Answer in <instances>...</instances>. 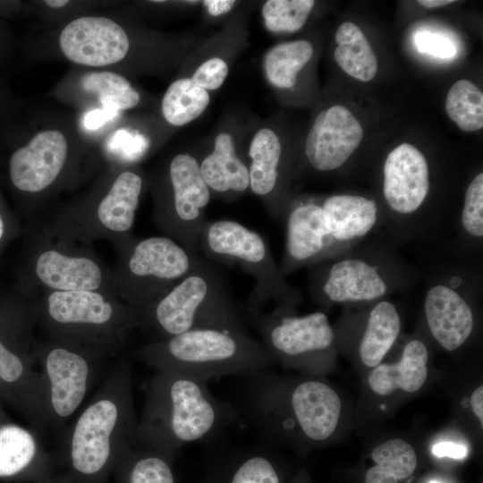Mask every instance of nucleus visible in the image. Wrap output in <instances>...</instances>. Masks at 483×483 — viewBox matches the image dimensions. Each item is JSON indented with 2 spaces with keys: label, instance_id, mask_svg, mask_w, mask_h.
<instances>
[{
  "label": "nucleus",
  "instance_id": "f257e3e1",
  "mask_svg": "<svg viewBox=\"0 0 483 483\" xmlns=\"http://www.w3.org/2000/svg\"><path fill=\"white\" fill-rule=\"evenodd\" d=\"M137 424L131 365L121 358L61 434L67 478L72 483H104L133 445Z\"/></svg>",
  "mask_w": 483,
  "mask_h": 483
},
{
  "label": "nucleus",
  "instance_id": "f03ea898",
  "mask_svg": "<svg viewBox=\"0 0 483 483\" xmlns=\"http://www.w3.org/2000/svg\"><path fill=\"white\" fill-rule=\"evenodd\" d=\"M240 416L236 407L212 394L207 381L157 370L146 386L133 445L174 457L185 445L216 439Z\"/></svg>",
  "mask_w": 483,
  "mask_h": 483
},
{
  "label": "nucleus",
  "instance_id": "7ed1b4c3",
  "mask_svg": "<svg viewBox=\"0 0 483 483\" xmlns=\"http://www.w3.org/2000/svg\"><path fill=\"white\" fill-rule=\"evenodd\" d=\"M139 357L156 371L180 372L207 382L268 369L275 361L246 328L223 327L197 328L153 341L139 350Z\"/></svg>",
  "mask_w": 483,
  "mask_h": 483
},
{
  "label": "nucleus",
  "instance_id": "20e7f679",
  "mask_svg": "<svg viewBox=\"0 0 483 483\" xmlns=\"http://www.w3.org/2000/svg\"><path fill=\"white\" fill-rule=\"evenodd\" d=\"M137 326L155 341L204 327L245 328L224 277L208 259L137 313Z\"/></svg>",
  "mask_w": 483,
  "mask_h": 483
},
{
  "label": "nucleus",
  "instance_id": "39448f33",
  "mask_svg": "<svg viewBox=\"0 0 483 483\" xmlns=\"http://www.w3.org/2000/svg\"><path fill=\"white\" fill-rule=\"evenodd\" d=\"M309 292L322 304L373 303L408 289L412 272L393 248L365 242L309 267Z\"/></svg>",
  "mask_w": 483,
  "mask_h": 483
},
{
  "label": "nucleus",
  "instance_id": "423d86ee",
  "mask_svg": "<svg viewBox=\"0 0 483 483\" xmlns=\"http://www.w3.org/2000/svg\"><path fill=\"white\" fill-rule=\"evenodd\" d=\"M208 260L237 266L254 279L245 302V315L261 312L270 301L276 307L294 309L301 292L291 285L277 266L267 242L258 232L231 219L206 221L199 241Z\"/></svg>",
  "mask_w": 483,
  "mask_h": 483
},
{
  "label": "nucleus",
  "instance_id": "0eeeda50",
  "mask_svg": "<svg viewBox=\"0 0 483 483\" xmlns=\"http://www.w3.org/2000/svg\"><path fill=\"white\" fill-rule=\"evenodd\" d=\"M33 352L41 377L45 432L62 434L108 372L107 354L59 341Z\"/></svg>",
  "mask_w": 483,
  "mask_h": 483
},
{
  "label": "nucleus",
  "instance_id": "6e6552de",
  "mask_svg": "<svg viewBox=\"0 0 483 483\" xmlns=\"http://www.w3.org/2000/svg\"><path fill=\"white\" fill-rule=\"evenodd\" d=\"M42 320L55 341L89 347L107 355L116 352L138 326L135 313L96 291H54Z\"/></svg>",
  "mask_w": 483,
  "mask_h": 483
},
{
  "label": "nucleus",
  "instance_id": "1a4fd4ad",
  "mask_svg": "<svg viewBox=\"0 0 483 483\" xmlns=\"http://www.w3.org/2000/svg\"><path fill=\"white\" fill-rule=\"evenodd\" d=\"M30 335L26 313L0 308V402L40 435L45 432L42 384Z\"/></svg>",
  "mask_w": 483,
  "mask_h": 483
},
{
  "label": "nucleus",
  "instance_id": "9d476101",
  "mask_svg": "<svg viewBox=\"0 0 483 483\" xmlns=\"http://www.w3.org/2000/svg\"><path fill=\"white\" fill-rule=\"evenodd\" d=\"M429 165L416 147L402 143L386 157L382 193L384 226L399 239L428 235L433 230L424 208L430 192Z\"/></svg>",
  "mask_w": 483,
  "mask_h": 483
},
{
  "label": "nucleus",
  "instance_id": "9b49d317",
  "mask_svg": "<svg viewBox=\"0 0 483 483\" xmlns=\"http://www.w3.org/2000/svg\"><path fill=\"white\" fill-rule=\"evenodd\" d=\"M423 309L433 338L446 351L462 346L472 334V298L481 292L479 270L470 266L447 267L427 284Z\"/></svg>",
  "mask_w": 483,
  "mask_h": 483
},
{
  "label": "nucleus",
  "instance_id": "f8f14e48",
  "mask_svg": "<svg viewBox=\"0 0 483 483\" xmlns=\"http://www.w3.org/2000/svg\"><path fill=\"white\" fill-rule=\"evenodd\" d=\"M201 258L167 236H153L135 242L123 269L129 308L137 315L187 275Z\"/></svg>",
  "mask_w": 483,
  "mask_h": 483
},
{
  "label": "nucleus",
  "instance_id": "ddd939ff",
  "mask_svg": "<svg viewBox=\"0 0 483 483\" xmlns=\"http://www.w3.org/2000/svg\"><path fill=\"white\" fill-rule=\"evenodd\" d=\"M171 195L159 205V227L187 250L197 253L203 226L204 211L211 191L206 183L198 160L190 154H178L168 168Z\"/></svg>",
  "mask_w": 483,
  "mask_h": 483
},
{
  "label": "nucleus",
  "instance_id": "4468645a",
  "mask_svg": "<svg viewBox=\"0 0 483 483\" xmlns=\"http://www.w3.org/2000/svg\"><path fill=\"white\" fill-rule=\"evenodd\" d=\"M293 309L276 307L268 313L246 314L244 320L257 330L274 359L308 361L328 351L335 334L327 316L320 311L298 316Z\"/></svg>",
  "mask_w": 483,
  "mask_h": 483
},
{
  "label": "nucleus",
  "instance_id": "2eb2a0df",
  "mask_svg": "<svg viewBox=\"0 0 483 483\" xmlns=\"http://www.w3.org/2000/svg\"><path fill=\"white\" fill-rule=\"evenodd\" d=\"M283 222L285 245L279 268L284 276L340 254L324 220L321 201L291 202Z\"/></svg>",
  "mask_w": 483,
  "mask_h": 483
},
{
  "label": "nucleus",
  "instance_id": "dca6fc26",
  "mask_svg": "<svg viewBox=\"0 0 483 483\" xmlns=\"http://www.w3.org/2000/svg\"><path fill=\"white\" fill-rule=\"evenodd\" d=\"M287 385L281 402L284 420L310 442H323L335 432L341 413V401L326 384L307 379Z\"/></svg>",
  "mask_w": 483,
  "mask_h": 483
},
{
  "label": "nucleus",
  "instance_id": "f3484780",
  "mask_svg": "<svg viewBox=\"0 0 483 483\" xmlns=\"http://www.w3.org/2000/svg\"><path fill=\"white\" fill-rule=\"evenodd\" d=\"M59 44L69 60L95 67L121 61L130 47L123 29L99 16L80 17L69 22L60 34Z\"/></svg>",
  "mask_w": 483,
  "mask_h": 483
},
{
  "label": "nucleus",
  "instance_id": "a211bd4d",
  "mask_svg": "<svg viewBox=\"0 0 483 483\" xmlns=\"http://www.w3.org/2000/svg\"><path fill=\"white\" fill-rule=\"evenodd\" d=\"M363 129L349 109L335 105L320 112L305 142L309 165L319 172L343 165L360 146Z\"/></svg>",
  "mask_w": 483,
  "mask_h": 483
},
{
  "label": "nucleus",
  "instance_id": "6ab92c4d",
  "mask_svg": "<svg viewBox=\"0 0 483 483\" xmlns=\"http://www.w3.org/2000/svg\"><path fill=\"white\" fill-rule=\"evenodd\" d=\"M68 151L63 132L47 130L37 133L11 157L9 174L20 191L38 192L47 188L62 171Z\"/></svg>",
  "mask_w": 483,
  "mask_h": 483
},
{
  "label": "nucleus",
  "instance_id": "aec40b11",
  "mask_svg": "<svg viewBox=\"0 0 483 483\" xmlns=\"http://www.w3.org/2000/svg\"><path fill=\"white\" fill-rule=\"evenodd\" d=\"M327 230L342 253L363 242L384 226L383 211L372 198L357 194H335L321 201Z\"/></svg>",
  "mask_w": 483,
  "mask_h": 483
},
{
  "label": "nucleus",
  "instance_id": "412c9836",
  "mask_svg": "<svg viewBox=\"0 0 483 483\" xmlns=\"http://www.w3.org/2000/svg\"><path fill=\"white\" fill-rule=\"evenodd\" d=\"M40 435L13 420L0 402V479L37 478L49 462Z\"/></svg>",
  "mask_w": 483,
  "mask_h": 483
},
{
  "label": "nucleus",
  "instance_id": "4be33fe9",
  "mask_svg": "<svg viewBox=\"0 0 483 483\" xmlns=\"http://www.w3.org/2000/svg\"><path fill=\"white\" fill-rule=\"evenodd\" d=\"M199 483H282V477L274 457L265 446H258L217 457Z\"/></svg>",
  "mask_w": 483,
  "mask_h": 483
},
{
  "label": "nucleus",
  "instance_id": "5701e85b",
  "mask_svg": "<svg viewBox=\"0 0 483 483\" xmlns=\"http://www.w3.org/2000/svg\"><path fill=\"white\" fill-rule=\"evenodd\" d=\"M38 278L55 291H96L102 284L99 266L86 257H72L47 250L37 258Z\"/></svg>",
  "mask_w": 483,
  "mask_h": 483
},
{
  "label": "nucleus",
  "instance_id": "b1692460",
  "mask_svg": "<svg viewBox=\"0 0 483 483\" xmlns=\"http://www.w3.org/2000/svg\"><path fill=\"white\" fill-rule=\"evenodd\" d=\"M428 360L426 344L418 339L411 340L404 346L398 362L375 367L369 377L370 388L380 395L389 394L398 388L416 392L427 379Z\"/></svg>",
  "mask_w": 483,
  "mask_h": 483
},
{
  "label": "nucleus",
  "instance_id": "393cba45",
  "mask_svg": "<svg viewBox=\"0 0 483 483\" xmlns=\"http://www.w3.org/2000/svg\"><path fill=\"white\" fill-rule=\"evenodd\" d=\"M199 167L208 188L215 192L240 193L250 187L249 167L237 156L229 133L216 136L213 151L201 161Z\"/></svg>",
  "mask_w": 483,
  "mask_h": 483
},
{
  "label": "nucleus",
  "instance_id": "a878e982",
  "mask_svg": "<svg viewBox=\"0 0 483 483\" xmlns=\"http://www.w3.org/2000/svg\"><path fill=\"white\" fill-rule=\"evenodd\" d=\"M249 155L250 187L258 196L268 200L267 208L272 216L274 193L280 178L282 146L276 134L267 128L259 130L253 137Z\"/></svg>",
  "mask_w": 483,
  "mask_h": 483
},
{
  "label": "nucleus",
  "instance_id": "bb28decb",
  "mask_svg": "<svg viewBox=\"0 0 483 483\" xmlns=\"http://www.w3.org/2000/svg\"><path fill=\"white\" fill-rule=\"evenodd\" d=\"M141 190L142 179L138 174L121 173L98 205L99 223L114 233H128L134 223Z\"/></svg>",
  "mask_w": 483,
  "mask_h": 483
},
{
  "label": "nucleus",
  "instance_id": "cd10ccee",
  "mask_svg": "<svg viewBox=\"0 0 483 483\" xmlns=\"http://www.w3.org/2000/svg\"><path fill=\"white\" fill-rule=\"evenodd\" d=\"M401 331V317L395 304L383 299L373 302L359 345L367 367H376L394 345Z\"/></svg>",
  "mask_w": 483,
  "mask_h": 483
},
{
  "label": "nucleus",
  "instance_id": "c85d7f7f",
  "mask_svg": "<svg viewBox=\"0 0 483 483\" xmlns=\"http://www.w3.org/2000/svg\"><path fill=\"white\" fill-rule=\"evenodd\" d=\"M174 456L132 445L114 470L115 483H178Z\"/></svg>",
  "mask_w": 483,
  "mask_h": 483
},
{
  "label": "nucleus",
  "instance_id": "c756f323",
  "mask_svg": "<svg viewBox=\"0 0 483 483\" xmlns=\"http://www.w3.org/2000/svg\"><path fill=\"white\" fill-rule=\"evenodd\" d=\"M335 59L349 75L362 81L371 80L377 74L378 64L369 42L354 23L346 21L337 29Z\"/></svg>",
  "mask_w": 483,
  "mask_h": 483
},
{
  "label": "nucleus",
  "instance_id": "7c9ffc66",
  "mask_svg": "<svg viewBox=\"0 0 483 483\" xmlns=\"http://www.w3.org/2000/svg\"><path fill=\"white\" fill-rule=\"evenodd\" d=\"M371 457L377 465L367 471L365 483H398L399 479L410 477L417 466L412 446L399 438L375 447Z\"/></svg>",
  "mask_w": 483,
  "mask_h": 483
},
{
  "label": "nucleus",
  "instance_id": "2f4dec72",
  "mask_svg": "<svg viewBox=\"0 0 483 483\" xmlns=\"http://www.w3.org/2000/svg\"><path fill=\"white\" fill-rule=\"evenodd\" d=\"M312 55L313 47L306 40L285 42L273 47L263 61L268 81L277 88H292L297 73Z\"/></svg>",
  "mask_w": 483,
  "mask_h": 483
},
{
  "label": "nucleus",
  "instance_id": "473e14b6",
  "mask_svg": "<svg viewBox=\"0 0 483 483\" xmlns=\"http://www.w3.org/2000/svg\"><path fill=\"white\" fill-rule=\"evenodd\" d=\"M209 104L207 90L190 78L174 80L166 89L161 104L165 119L172 125L182 126L199 117Z\"/></svg>",
  "mask_w": 483,
  "mask_h": 483
},
{
  "label": "nucleus",
  "instance_id": "72a5a7b5",
  "mask_svg": "<svg viewBox=\"0 0 483 483\" xmlns=\"http://www.w3.org/2000/svg\"><path fill=\"white\" fill-rule=\"evenodd\" d=\"M80 85L85 91L97 95L102 109L119 112L134 107L140 101V94L129 80L112 72H88Z\"/></svg>",
  "mask_w": 483,
  "mask_h": 483
},
{
  "label": "nucleus",
  "instance_id": "f704fd0d",
  "mask_svg": "<svg viewBox=\"0 0 483 483\" xmlns=\"http://www.w3.org/2000/svg\"><path fill=\"white\" fill-rule=\"evenodd\" d=\"M445 110L462 131H475L483 127V93L468 80H460L450 88Z\"/></svg>",
  "mask_w": 483,
  "mask_h": 483
},
{
  "label": "nucleus",
  "instance_id": "c9c22d12",
  "mask_svg": "<svg viewBox=\"0 0 483 483\" xmlns=\"http://www.w3.org/2000/svg\"><path fill=\"white\" fill-rule=\"evenodd\" d=\"M457 226L462 244L468 251H479L483 242V174L468 184Z\"/></svg>",
  "mask_w": 483,
  "mask_h": 483
},
{
  "label": "nucleus",
  "instance_id": "e433bc0d",
  "mask_svg": "<svg viewBox=\"0 0 483 483\" xmlns=\"http://www.w3.org/2000/svg\"><path fill=\"white\" fill-rule=\"evenodd\" d=\"M313 0H269L262 7L264 22L272 32L300 30L309 17Z\"/></svg>",
  "mask_w": 483,
  "mask_h": 483
},
{
  "label": "nucleus",
  "instance_id": "4c0bfd02",
  "mask_svg": "<svg viewBox=\"0 0 483 483\" xmlns=\"http://www.w3.org/2000/svg\"><path fill=\"white\" fill-rule=\"evenodd\" d=\"M227 74L226 63L221 58L214 57L201 64L191 80L205 90H214L223 84Z\"/></svg>",
  "mask_w": 483,
  "mask_h": 483
},
{
  "label": "nucleus",
  "instance_id": "58836bf2",
  "mask_svg": "<svg viewBox=\"0 0 483 483\" xmlns=\"http://www.w3.org/2000/svg\"><path fill=\"white\" fill-rule=\"evenodd\" d=\"M414 42L421 53L449 59L453 57L457 49L453 42L443 34L432 31H418L414 36Z\"/></svg>",
  "mask_w": 483,
  "mask_h": 483
},
{
  "label": "nucleus",
  "instance_id": "ea45409f",
  "mask_svg": "<svg viewBox=\"0 0 483 483\" xmlns=\"http://www.w3.org/2000/svg\"><path fill=\"white\" fill-rule=\"evenodd\" d=\"M146 139L139 133L118 131L111 140L113 148L121 149L124 155L132 158L139 157L147 148Z\"/></svg>",
  "mask_w": 483,
  "mask_h": 483
},
{
  "label": "nucleus",
  "instance_id": "a19ab883",
  "mask_svg": "<svg viewBox=\"0 0 483 483\" xmlns=\"http://www.w3.org/2000/svg\"><path fill=\"white\" fill-rule=\"evenodd\" d=\"M432 453L436 457H449L456 460L466 457L468 450L465 445L453 442H439L434 445Z\"/></svg>",
  "mask_w": 483,
  "mask_h": 483
},
{
  "label": "nucleus",
  "instance_id": "79ce46f5",
  "mask_svg": "<svg viewBox=\"0 0 483 483\" xmlns=\"http://www.w3.org/2000/svg\"><path fill=\"white\" fill-rule=\"evenodd\" d=\"M118 112L109 111L106 109H97L89 112L84 117V125L86 128L95 130L107 121L116 117Z\"/></svg>",
  "mask_w": 483,
  "mask_h": 483
},
{
  "label": "nucleus",
  "instance_id": "37998d69",
  "mask_svg": "<svg viewBox=\"0 0 483 483\" xmlns=\"http://www.w3.org/2000/svg\"><path fill=\"white\" fill-rule=\"evenodd\" d=\"M204 5L207 7L208 12L214 15H221L228 13L234 5L233 0H207L203 1Z\"/></svg>",
  "mask_w": 483,
  "mask_h": 483
},
{
  "label": "nucleus",
  "instance_id": "c03bdc74",
  "mask_svg": "<svg viewBox=\"0 0 483 483\" xmlns=\"http://www.w3.org/2000/svg\"><path fill=\"white\" fill-rule=\"evenodd\" d=\"M471 406L474 413L483 424V386H479L471 395Z\"/></svg>",
  "mask_w": 483,
  "mask_h": 483
},
{
  "label": "nucleus",
  "instance_id": "a18cd8bd",
  "mask_svg": "<svg viewBox=\"0 0 483 483\" xmlns=\"http://www.w3.org/2000/svg\"><path fill=\"white\" fill-rule=\"evenodd\" d=\"M453 0H419L418 3L427 8L441 7L453 3Z\"/></svg>",
  "mask_w": 483,
  "mask_h": 483
},
{
  "label": "nucleus",
  "instance_id": "49530a36",
  "mask_svg": "<svg viewBox=\"0 0 483 483\" xmlns=\"http://www.w3.org/2000/svg\"><path fill=\"white\" fill-rule=\"evenodd\" d=\"M47 6L52 8H62L69 4L67 0H47L44 2Z\"/></svg>",
  "mask_w": 483,
  "mask_h": 483
},
{
  "label": "nucleus",
  "instance_id": "de8ad7c7",
  "mask_svg": "<svg viewBox=\"0 0 483 483\" xmlns=\"http://www.w3.org/2000/svg\"><path fill=\"white\" fill-rule=\"evenodd\" d=\"M4 231V220H3V218H2V216L0 215V240L3 237Z\"/></svg>",
  "mask_w": 483,
  "mask_h": 483
},
{
  "label": "nucleus",
  "instance_id": "09e8293b",
  "mask_svg": "<svg viewBox=\"0 0 483 483\" xmlns=\"http://www.w3.org/2000/svg\"><path fill=\"white\" fill-rule=\"evenodd\" d=\"M56 483H72L67 477L64 479H62L60 482Z\"/></svg>",
  "mask_w": 483,
  "mask_h": 483
},
{
  "label": "nucleus",
  "instance_id": "8fccbe9b",
  "mask_svg": "<svg viewBox=\"0 0 483 483\" xmlns=\"http://www.w3.org/2000/svg\"><path fill=\"white\" fill-rule=\"evenodd\" d=\"M428 483H440V482L436 480H430Z\"/></svg>",
  "mask_w": 483,
  "mask_h": 483
}]
</instances>
